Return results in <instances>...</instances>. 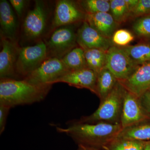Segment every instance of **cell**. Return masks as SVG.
Here are the masks:
<instances>
[{"mask_svg": "<svg viewBox=\"0 0 150 150\" xmlns=\"http://www.w3.org/2000/svg\"><path fill=\"white\" fill-rule=\"evenodd\" d=\"M125 89L118 81L113 90L93 113L74 122L79 123H105L120 124Z\"/></svg>", "mask_w": 150, "mask_h": 150, "instance_id": "obj_3", "label": "cell"}, {"mask_svg": "<svg viewBox=\"0 0 150 150\" xmlns=\"http://www.w3.org/2000/svg\"><path fill=\"white\" fill-rule=\"evenodd\" d=\"M112 42L116 46L125 47L134 40V35L131 32L126 29L116 30L112 35Z\"/></svg>", "mask_w": 150, "mask_h": 150, "instance_id": "obj_26", "label": "cell"}, {"mask_svg": "<svg viewBox=\"0 0 150 150\" xmlns=\"http://www.w3.org/2000/svg\"><path fill=\"white\" fill-rule=\"evenodd\" d=\"M76 34L71 27L60 28L51 35L46 44L50 58L62 59L69 52L75 48Z\"/></svg>", "mask_w": 150, "mask_h": 150, "instance_id": "obj_7", "label": "cell"}, {"mask_svg": "<svg viewBox=\"0 0 150 150\" xmlns=\"http://www.w3.org/2000/svg\"><path fill=\"white\" fill-rule=\"evenodd\" d=\"M132 29L138 37L150 39V15L137 18Z\"/></svg>", "mask_w": 150, "mask_h": 150, "instance_id": "obj_25", "label": "cell"}, {"mask_svg": "<svg viewBox=\"0 0 150 150\" xmlns=\"http://www.w3.org/2000/svg\"><path fill=\"white\" fill-rule=\"evenodd\" d=\"M10 108L0 104V134L1 135L5 129L7 118Z\"/></svg>", "mask_w": 150, "mask_h": 150, "instance_id": "obj_28", "label": "cell"}, {"mask_svg": "<svg viewBox=\"0 0 150 150\" xmlns=\"http://www.w3.org/2000/svg\"><path fill=\"white\" fill-rule=\"evenodd\" d=\"M85 17L86 13L72 1L60 0L56 3L53 25L58 27L72 24Z\"/></svg>", "mask_w": 150, "mask_h": 150, "instance_id": "obj_14", "label": "cell"}, {"mask_svg": "<svg viewBox=\"0 0 150 150\" xmlns=\"http://www.w3.org/2000/svg\"><path fill=\"white\" fill-rule=\"evenodd\" d=\"M47 13L43 2L36 1L33 8L30 11L23 22V30L30 39L39 37L46 26Z\"/></svg>", "mask_w": 150, "mask_h": 150, "instance_id": "obj_11", "label": "cell"}, {"mask_svg": "<svg viewBox=\"0 0 150 150\" xmlns=\"http://www.w3.org/2000/svg\"><path fill=\"white\" fill-rule=\"evenodd\" d=\"M119 82L125 89L139 98L150 89V62L139 65L129 78Z\"/></svg>", "mask_w": 150, "mask_h": 150, "instance_id": "obj_13", "label": "cell"}, {"mask_svg": "<svg viewBox=\"0 0 150 150\" xmlns=\"http://www.w3.org/2000/svg\"><path fill=\"white\" fill-rule=\"evenodd\" d=\"M110 11L114 20L118 24L130 18V12L126 0H110Z\"/></svg>", "mask_w": 150, "mask_h": 150, "instance_id": "obj_23", "label": "cell"}, {"mask_svg": "<svg viewBox=\"0 0 150 150\" xmlns=\"http://www.w3.org/2000/svg\"><path fill=\"white\" fill-rule=\"evenodd\" d=\"M76 41L84 50L97 48L107 51L112 46L110 39L103 36L86 20L78 29Z\"/></svg>", "mask_w": 150, "mask_h": 150, "instance_id": "obj_12", "label": "cell"}, {"mask_svg": "<svg viewBox=\"0 0 150 150\" xmlns=\"http://www.w3.org/2000/svg\"><path fill=\"white\" fill-rule=\"evenodd\" d=\"M149 120L122 129L118 138L141 142L150 140V121Z\"/></svg>", "mask_w": 150, "mask_h": 150, "instance_id": "obj_17", "label": "cell"}, {"mask_svg": "<svg viewBox=\"0 0 150 150\" xmlns=\"http://www.w3.org/2000/svg\"><path fill=\"white\" fill-rule=\"evenodd\" d=\"M9 2L16 11L17 15L21 17L22 16L26 1L24 0H10Z\"/></svg>", "mask_w": 150, "mask_h": 150, "instance_id": "obj_30", "label": "cell"}, {"mask_svg": "<svg viewBox=\"0 0 150 150\" xmlns=\"http://www.w3.org/2000/svg\"><path fill=\"white\" fill-rule=\"evenodd\" d=\"M118 81L114 75L106 67H105L98 74L96 94L102 101L113 90Z\"/></svg>", "mask_w": 150, "mask_h": 150, "instance_id": "obj_18", "label": "cell"}, {"mask_svg": "<svg viewBox=\"0 0 150 150\" xmlns=\"http://www.w3.org/2000/svg\"><path fill=\"white\" fill-rule=\"evenodd\" d=\"M98 74L88 67L70 71L53 82L52 85L57 83H64L79 88L87 89L96 94Z\"/></svg>", "mask_w": 150, "mask_h": 150, "instance_id": "obj_10", "label": "cell"}, {"mask_svg": "<svg viewBox=\"0 0 150 150\" xmlns=\"http://www.w3.org/2000/svg\"><path fill=\"white\" fill-rule=\"evenodd\" d=\"M139 0H126L127 6L130 13L137 6Z\"/></svg>", "mask_w": 150, "mask_h": 150, "instance_id": "obj_31", "label": "cell"}, {"mask_svg": "<svg viewBox=\"0 0 150 150\" xmlns=\"http://www.w3.org/2000/svg\"><path fill=\"white\" fill-rule=\"evenodd\" d=\"M1 50L0 52L1 79H15L18 76L16 64L20 48L16 41L1 36Z\"/></svg>", "mask_w": 150, "mask_h": 150, "instance_id": "obj_9", "label": "cell"}, {"mask_svg": "<svg viewBox=\"0 0 150 150\" xmlns=\"http://www.w3.org/2000/svg\"><path fill=\"white\" fill-rule=\"evenodd\" d=\"M1 36L16 41L18 23L9 2L0 1Z\"/></svg>", "mask_w": 150, "mask_h": 150, "instance_id": "obj_15", "label": "cell"}, {"mask_svg": "<svg viewBox=\"0 0 150 150\" xmlns=\"http://www.w3.org/2000/svg\"><path fill=\"white\" fill-rule=\"evenodd\" d=\"M150 15V0H139V2L130 13V18H137Z\"/></svg>", "mask_w": 150, "mask_h": 150, "instance_id": "obj_27", "label": "cell"}, {"mask_svg": "<svg viewBox=\"0 0 150 150\" xmlns=\"http://www.w3.org/2000/svg\"><path fill=\"white\" fill-rule=\"evenodd\" d=\"M144 150H150V141L146 142Z\"/></svg>", "mask_w": 150, "mask_h": 150, "instance_id": "obj_33", "label": "cell"}, {"mask_svg": "<svg viewBox=\"0 0 150 150\" xmlns=\"http://www.w3.org/2000/svg\"><path fill=\"white\" fill-rule=\"evenodd\" d=\"M47 59V46L43 41H40L33 46L20 48L16 64L17 74L23 79Z\"/></svg>", "mask_w": 150, "mask_h": 150, "instance_id": "obj_4", "label": "cell"}, {"mask_svg": "<svg viewBox=\"0 0 150 150\" xmlns=\"http://www.w3.org/2000/svg\"><path fill=\"white\" fill-rule=\"evenodd\" d=\"M52 86L30 83L24 79H1L0 104L11 108L40 102L46 98Z\"/></svg>", "mask_w": 150, "mask_h": 150, "instance_id": "obj_2", "label": "cell"}, {"mask_svg": "<svg viewBox=\"0 0 150 150\" xmlns=\"http://www.w3.org/2000/svg\"><path fill=\"white\" fill-rule=\"evenodd\" d=\"M139 99L142 107L150 116V89L143 94Z\"/></svg>", "mask_w": 150, "mask_h": 150, "instance_id": "obj_29", "label": "cell"}, {"mask_svg": "<svg viewBox=\"0 0 150 150\" xmlns=\"http://www.w3.org/2000/svg\"><path fill=\"white\" fill-rule=\"evenodd\" d=\"M121 47L137 66L150 62V43H139Z\"/></svg>", "mask_w": 150, "mask_h": 150, "instance_id": "obj_19", "label": "cell"}, {"mask_svg": "<svg viewBox=\"0 0 150 150\" xmlns=\"http://www.w3.org/2000/svg\"><path fill=\"white\" fill-rule=\"evenodd\" d=\"M62 59L69 71L88 67L86 62L84 50L80 47L74 48Z\"/></svg>", "mask_w": 150, "mask_h": 150, "instance_id": "obj_21", "label": "cell"}, {"mask_svg": "<svg viewBox=\"0 0 150 150\" xmlns=\"http://www.w3.org/2000/svg\"><path fill=\"white\" fill-rule=\"evenodd\" d=\"M150 119L139 98L125 89L120 121L122 129Z\"/></svg>", "mask_w": 150, "mask_h": 150, "instance_id": "obj_8", "label": "cell"}, {"mask_svg": "<svg viewBox=\"0 0 150 150\" xmlns=\"http://www.w3.org/2000/svg\"><path fill=\"white\" fill-rule=\"evenodd\" d=\"M78 150H104L101 148L93 147L84 145H78Z\"/></svg>", "mask_w": 150, "mask_h": 150, "instance_id": "obj_32", "label": "cell"}, {"mask_svg": "<svg viewBox=\"0 0 150 150\" xmlns=\"http://www.w3.org/2000/svg\"><path fill=\"white\" fill-rule=\"evenodd\" d=\"M69 71L62 59L48 58L23 79L36 84L52 85L53 82Z\"/></svg>", "mask_w": 150, "mask_h": 150, "instance_id": "obj_5", "label": "cell"}, {"mask_svg": "<svg viewBox=\"0 0 150 150\" xmlns=\"http://www.w3.org/2000/svg\"><path fill=\"white\" fill-rule=\"evenodd\" d=\"M107 51L97 48L84 50L88 67L98 74L105 67Z\"/></svg>", "mask_w": 150, "mask_h": 150, "instance_id": "obj_20", "label": "cell"}, {"mask_svg": "<svg viewBox=\"0 0 150 150\" xmlns=\"http://www.w3.org/2000/svg\"><path fill=\"white\" fill-rule=\"evenodd\" d=\"M67 128L57 127L59 133L71 137L78 145L101 148L118 137L121 124L79 123L73 121Z\"/></svg>", "mask_w": 150, "mask_h": 150, "instance_id": "obj_1", "label": "cell"}, {"mask_svg": "<svg viewBox=\"0 0 150 150\" xmlns=\"http://www.w3.org/2000/svg\"><path fill=\"white\" fill-rule=\"evenodd\" d=\"M138 66L131 61L121 47L112 46L107 51L105 67L110 70L118 81L127 79Z\"/></svg>", "mask_w": 150, "mask_h": 150, "instance_id": "obj_6", "label": "cell"}, {"mask_svg": "<svg viewBox=\"0 0 150 150\" xmlns=\"http://www.w3.org/2000/svg\"><path fill=\"white\" fill-rule=\"evenodd\" d=\"M79 3L86 13H108L110 11V1L108 0H85Z\"/></svg>", "mask_w": 150, "mask_h": 150, "instance_id": "obj_24", "label": "cell"}, {"mask_svg": "<svg viewBox=\"0 0 150 150\" xmlns=\"http://www.w3.org/2000/svg\"><path fill=\"white\" fill-rule=\"evenodd\" d=\"M146 142L117 137L101 149L104 150H144Z\"/></svg>", "mask_w": 150, "mask_h": 150, "instance_id": "obj_22", "label": "cell"}, {"mask_svg": "<svg viewBox=\"0 0 150 150\" xmlns=\"http://www.w3.org/2000/svg\"><path fill=\"white\" fill-rule=\"evenodd\" d=\"M85 20L103 36L109 39L112 38L119 25L108 13H86Z\"/></svg>", "mask_w": 150, "mask_h": 150, "instance_id": "obj_16", "label": "cell"}]
</instances>
